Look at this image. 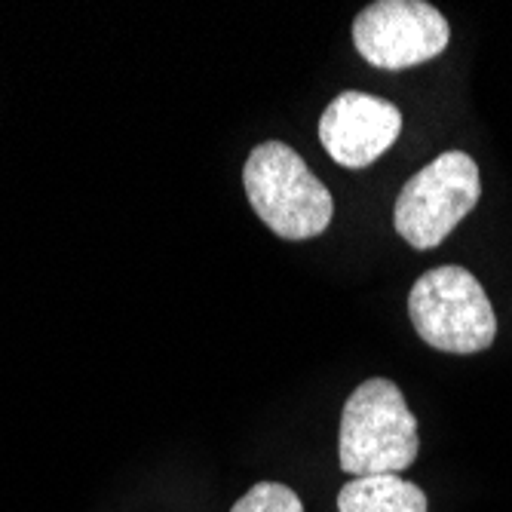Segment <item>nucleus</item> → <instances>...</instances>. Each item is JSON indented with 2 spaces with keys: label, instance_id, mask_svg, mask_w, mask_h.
Here are the masks:
<instances>
[{
  "label": "nucleus",
  "instance_id": "nucleus-1",
  "mask_svg": "<svg viewBox=\"0 0 512 512\" xmlns=\"http://www.w3.org/2000/svg\"><path fill=\"white\" fill-rule=\"evenodd\" d=\"M417 421L390 378L362 381L341 411L338 463L353 479L396 476L417 460Z\"/></svg>",
  "mask_w": 512,
  "mask_h": 512
},
{
  "label": "nucleus",
  "instance_id": "nucleus-2",
  "mask_svg": "<svg viewBox=\"0 0 512 512\" xmlns=\"http://www.w3.org/2000/svg\"><path fill=\"white\" fill-rule=\"evenodd\" d=\"M243 184L255 215L283 240H313L335 218L332 191L286 142L258 145L246 160Z\"/></svg>",
  "mask_w": 512,
  "mask_h": 512
},
{
  "label": "nucleus",
  "instance_id": "nucleus-3",
  "mask_svg": "<svg viewBox=\"0 0 512 512\" xmlns=\"http://www.w3.org/2000/svg\"><path fill=\"white\" fill-rule=\"evenodd\" d=\"M408 316L421 341L439 353L473 356L497 338V316L482 283L457 264L433 267L414 279Z\"/></svg>",
  "mask_w": 512,
  "mask_h": 512
},
{
  "label": "nucleus",
  "instance_id": "nucleus-4",
  "mask_svg": "<svg viewBox=\"0 0 512 512\" xmlns=\"http://www.w3.org/2000/svg\"><path fill=\"white\" fill-rule=\"evenodd\" d=\"M482 197V175L470 154L445 151L405 181L396 197V234L414 249H436Z\"/></svg>",
  "mask_w": 512,
  "mask_h": 512
},
{
  "label": "nucleus",
  "instance_id": "nucleus-5",
  "mask_svg": "<svg viewBox=\"0 0 512 512\" xmlns=\"http://www.w3.org/2000/svg\"><path fill=\"white\" fill-rule=\"evenodd\" d=\"M448 40V19L427 0H378L353 19L356 53L381 71H405L439 59Z\"/></svg>",
  "mask_w": 512,
  "mask_h": 512
},
{
  "label": "nucleus",
  "instance_id": "nucleus-6",
  "mask_svg": "<svg viewBox=\"0 0 512 512\" xmlns=\"http://www.w3.org/2000/svg\"><path fill=\"white\" fill-rule=\"evenodd\" d=\"M402 132V114L393 102L371 92L347 89L325 108L319 142L338 166L365 169L384 157Z\"/></svg>",
  "mask_w": 512,
  "mask_h": 512
},
{
  "label": "nucleus",
  "instance_id": "nucleus-7",
  "mask_svg": "<svg viewBox=\"0 0 512 512\" xmlns=\"http://www.w3.org/2000/svg\"><path fill=\"white\" fill-rule=\"evenodd\" d=\"M338 512H430V503L402 476H362L338 491Z\"/></svg>",
  "mask_w": 512,
  "mask_h": 512
},
{
  "label": "nucleus",
  "instance_id": "nucleus-8",
  "mask_svg": "<svg viewBox=\"0 0 512 512\" xmlns=\"http://www.w3.org/2000/svg\"><path fill=\"white\" fill-rule=\"evenodd\" d=\"M230 512H304V503L283 482H258L234 503Z\"/></svg>",
  "mask_w": 512,
  "mask_h": 512
}]
</instances>
